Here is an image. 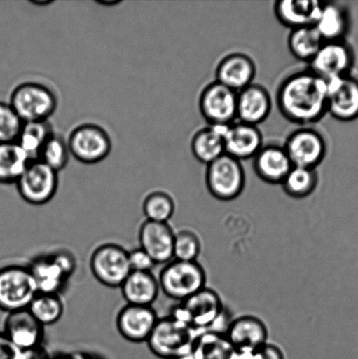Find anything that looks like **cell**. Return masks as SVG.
<instances>
[{"mask_svg":"<svg viewBox=\"0 0 358 359\" xmlns=\"http://www.w3.org/2000/svg\"><path fill=\"white\" fill-rule=\"evenodd\" d=\"M201 241L191 231L184 230L175 233L174 258L181 262H196L201 252Z\"/></svg>","mask_w":358,"mask_h":359,"instance_id":"d590c367","label":"cell"},{"mask_svg":"<svg viewBox=\"0 0 358 359\" xmlns=\"http://www.w3.org/2000/svg\"><path fill=\"white\" fill-rule=\"evenodd\" d=\"M355 61L352 48L345 41H324L308 68L326 81L350 75Z\"/></svg>","mask_w":358,"mask_h":359,"instance_id":"4fadbf2b","label":"cell"},{"mask_svg":"<svg viewBox=\"0 0 358 359\" xmlns=\"http://www.w3.org/2000/svg\"><path fill=\"white\" fill-rule=\"evenodd\" d=\"M228 126H209L195 133L191 151L195 159L209 165L226 154L223 135Z\"/></svg>","mask_w":358,"mask_h":359,"instance_id":"484cf974","label":"cell"},{"mask_svg":"<svg viewBox=\"0 0 358 359\" xmlns=\"http://www.w3.org/2000/svg\"><path fill=\"white\" fill-rule=\"evenodd\" d=\"M28 311L45 327L55 325L62 318L64 305L58 294H38L31 302Z\"/></svg>","mask_w":358,"mask_h":359,"instance_id":"d6a6232c","label":"cell"},{"mask_svg":"<svg viewBox=\"0 0 358 359\" xmlns=\"http://www.w3.org/2000/svg\"><path fill=\"white\" fill-rule=\"evenodd\" d=\"M23 126L10 104L0 103V143L17 142Z\"/></svg>","mask_w":358,"mask_h":359,"instance_id":"8d00e7d4","label":"cell"},{"mask_svg":"<svg viewBox=\"0 0 358 359\" xmlns=\"http://www.w3.org/2000/svg\"><path fill=\"white\" fill-rule=\"evenodd\" d=\"M175 233L167 223L146 220L139 229L140 248L149 253L156 264H166L174 259Z\"/></svg>","mask_w":358,"mask_h":359,"instance_id":"e0dca14e","label":"cell"},{"mask_svg":"<svg viewBox=\"0 0 358 359\" xmlns=\"http://www.w3.org/2000/svg\"><path fill=\"white\" fill-rule=\"evenodd\" d=\"M322 2L317 0H279L273 10L279 22L290 30L315 26L320 15Z\"/></svg>","mask_w":358,"mask_h":359,"instance_id":"7402d4cb","label":"cell"},{"mask_svg":"<svg viewBox=\"0 0 358 359\" xmlns=\"http://www.w3.org/2000/svg\"><path fill=\"white\" fill-rule=\"evenodd\" d=\"M237 93L214 81L203 88L199 109L209 126H229L237 121Z\"/></svg>","mask_w":358,"mask_h":359,"instance_id":"30bf717a","label":"cell"},{"mask_svg":"<svg viewBox=\"0 0 358 359\" xmlns=\"http://www.w3.org/2000/svg\"><path fill=\"white\" fill-rule=\"evenodd\" d=\"M328 97L327 81L307 68L291 73L282 81L276 104L287 121L312 126L328 114Z\"/></svg>","mask_w":358,"mask_h":359,"instance_id":"6da1fadb","label":"cell"},{"mask_svg":"<svg viewBox=\"0 0 358 359\" xmlns=\"http://www.w3.org/2000/svg\"><path fill=\"white\" fill-rule=\"evenodd\" d=\"M283 147L294 167L317 170L328 153L324 135L312 126L294 130L287 136Z\"/></svg>","mask_w":358,"mask_h":359,"instance_id":"ba28073f","label":"cell"},{"mask_svg":"<svg viewBox=\"0 0 358 359\" xmlns=\"http://www.w3.org/2000/svg\"><path fill=\"white\" fill-rule=\"evenodd\" d=\"M16 184L18 191L26 202L42 205L48 203L57 191V172L40 160L31 161Z\"/></svg>","mask_w":358,"mask_h":359,"instance_id":"8fae6325","label":"cell"},{"mask_svg":"<svg viewBox=\"0 0 358 359\" xmlns=\"http://www.w3.org/2000/svg\"><path fill=\"white\" fill-rule=\"evenodd\" d=\"M174 359H195L194 356H193V354L191 351V353H188L187 354L181 355V356L178 357Z\"/></svg>","mask_w":358,"mask_h":359,"instance_id":"f6af8a7d","label":"cell"},{"mask_svg":"<svg viewBox=\"0 0 358 359\" xmlns=\"http://www.w3.org/2000/svg\"><path fill=\"white\" fill-rule=\"evenodd\" d=\"M98 2H99V4H103V5H108V6L116 5V4L119 3V1H118V0H115V1H113V0H111V1H107V0H105V1H101V0H99V1H97V3Z\"/></svg>","mask_w":358,"mask_h":359,"instance_id":"bcb514c9","label":"cell"},{"mask_svg":"<svg viewBox=\"0 0 358 359\" xmlns=\"http://www.w3.org/2000/svg\"><path fill=\"white\" fill-rule=\"evenodd\" d=\"M128 253L129 252L118 245H100L91 255V272L104 286L121 287L132 272Z\"/></svg>","mask_w":358,"mask_h":359,"instance_id":"9c48e42d","label":"cell"},{"mask_svg":"<svg viewBox=\"0 0 358 359\" xmlns=\"http://www.w3.org/2000/svg\"><path fill=\"white\" fill-rule=\"evenodd\" d=\"M160 290L167 297L182 302L206 287V273L198 262L172 260L160 274Z\"/></svg>","mask_w":358,"mask_h":359,"instance_id":"277c9868","label":"cell"},{"mask_svg":"<svg viewBox=\"0 0 358 359\" xmlns=\"http://www.w3.org/2000/svg\"><path fill=\"white\" fill-rule=\"evenodd\" d=\"M252 160L257 177L269 184H282L294 167L284 147L276 144L263 146Z\"/></svg>","mask_w":358,"mask_h":359,"instance_id":"44dd1931","label":"cell"},{"mask_svg":"<svg viewBox=\"0 0 358 359\" xmlns=\"http://www.w3.org/2000/svg\"><path fill=\"white\" fill-rule=\"evenodd\" d=\"M28 267L36 281L39 294H58L69 279L51 255L35 259Z\"/></svg>","mask_w":358,"mask_h":359,"instance_id":"83f0119b","label":"cell"},{"mask_svg":"<svg viewBox=\"0 0 358 359\" xmlns=\"http://www.w3.org/2000/svg\"><path fill=\"white\" fill-rule=\"evenodd\" d=\"M152 306L125 305L117 316V328L125 339L132 343L146 342L158 322Z\"/></svg>","mask_w":358,"mask_h":359,"instance_id":"9a60e30c","label":"cell"},{"mask_svg":"<svg viewBox=\"0 0 358 359\" xmlns=\"http://www.w3.org/2000/svg\"><path fill=\"white\" fill-rule=\"evenodd\" d=\"M70 358L71 359H99L96 357L90 356V355L87 354H76L74 355V356H70Z\"/></svg>","mask_w":358,"mask_h":359,"instance_id":"ee69618b","label":"cell"},{"mask_svg":"<svg viewBox=\"0 0 358 359\" xmlns=\"http://www.w3.org/2000/svg\"><path fill=\"white\" fill-rule=\"evenodd\" d=\"M195 335L188 326L168 316L158 320L146 343L158 358L174 359L191 353Z\"/></svg>","mask_w":358,"mask_h":359,"instance_id":"8992f818","label":"cell"},{"mask_svg":"<svg viewBox=\"0 0 358 359\" xmlns=\"http://www.w3.org/2000/svg\"><path fill=\"white\" fill-rule=\"evenodd\" d=\"M324 41L315 26L296 28L290 30L287 46L294 58L310 63Z\"/></svg>","mask_w":358,"mask_h":359,"instance_id":"f546056e","label":"cell"},{"mask_svg":"<svg viewBox=\"0 0 358 359\" xmlns=\"http://www.w3.org/2000/svg\"><path fill=\"white\" fill-rule=\"evenodd\" d=\"M4 333L21 351L41 346L44 326L27 309L9 313L4 323Z\"/></svg>","mask_w":358,"mask_h":359,"instance_id":"ffe728a7","label":"cell"},{"mask_svg":"<svg viewBox=\"0 0 358 359\" xmlns=\"http://www.w3.org/2000/svg\"><path fill=\"white\" fill-rule=\"evenodd\" d=\"M226 336L235 349L255 351L268 343V330L261 319L243 316L230 323Z\"/></svg>","mask_w":358,"mask_h":359,"instance_id":"603a6c76","label":"cell"},{"mask_svg":"<svg viewBox=\"0 0 358 359\" xmlns=\"http://www.w3.org/2000/svg\"><path fill=\"white\" fill-rule=\"evenodd\" d=\"M21 356L22 351L5 333L0 332V359H21Z\"/></svg>","mask_w":358,"mask_h":359,"instance_id":"f35d334b","label":"cell"},{"mask_svg":"<svg viewBox=\"0 0 358 359\" xmlns=\"http://www.w3.org/2000/svg\"><path fill=\"white\" fill-rule=\"evenodd\" d=\"M123 297L128 304L151 306L156 301L160 287L152 272L132 271L121 285Z\"/></svg>","mask_w":358,"mask_h":359,"instance_id":"cb8c5ba5","label":"cell"},{"mask_svg":"<svg viewBox=\"0 0 358 359\" xmlns=\"http://www.w3.org/2000/svg\"><path fill=\"white\" fill-rule=\"evenodd\" d=\"M258 359H285L283 351L275 344L266 343L256 350Z\"/></svg>","mask_w":358,"mask_h":359,"instance_id":"60d3db41","label":"cell"},{"mask_svg":"<svg viewBox=\"0 0 358 359\" xmlns=\"http://www.w3.org/2000/svg\"><path fill=\"white\" fill-rule=\"evenodd\" d=\"M30 161L17 142L0 143V184L19 181Z\"/></svg>","mask_w":358,"mask_h":359,"instance_id":"f1b7e54d","label":"cell"},{"mask_svg":"<svg viewBox=\"0 0 358 359\" xmlns=\"http://www.w3.org/2000/svg\"><path fill=\"white\" fill-rule=\"evenodd\" d=\"M257 67L244 53H230L221 60L216 69V81L224 86L240 91L254 83Z\"/></svg>","mask_w":358,"mask_h":359,"instance_id":"ac0fdd59","label":"cell"},{"mask_svg":"<svg viewBox=\"0 0 358 359\" xmlns=\"http://www.w3.org/2000/svg\"><path fill=\"white\" fill-rule=\"evenodd\" d=\"M272 109L271 94L261 84L252 83L237 93L238 121L259 126L268 118Z\"/></svg>","mask_w":358,"mask_h":359,"instance_id":"d6986e66","label":"cell"},{"mask_svg":"<svg viewBox=\"0 0 358 359\" xmlns=\"http://www.w3.org/2000/svg\"><path fill=\"white\" fill-rule=\"evenodd\" d=\"M54 132L48 121L24 123L17 143L31 161L38 160L42 147Z\"/></svg>","mask_w":358,"mask_h":359,"instance_id":"1f68e13d","label":"cell"},{"mask_svg":"<svg viewBox=\"0 0 358 359\" xmlns=\"http://www.w3.org/2000/svg\"><path fill=\"white\" fill-rule=\"evenodd\" d=\"M315 27L324 41H345L350 28L348 11L338 2H322Z\"/></svg>","mask_w":358,"mask_h":359,"instance_id":"d4e9b609","label":"cell"},{"mask_svg":"<svg viewBox=\"0 0 358 359\" xmlns=\"http://www.w3.org/2000/svg\"><path fill=\"white\" fill-rule=\"evenodd\" d=\"M327 82L328 114L341 122L356 121L358 118V79L348 75Z\"/></svg>","mask_w":358,"mask_h":359,"instance_id":"5bb4252c","label":"cell"},{"mask_svg":"<svg viewBox=\"0 0 358 359\" xmlns=\"http://www.w3.org/2000/svg\"><path fill=\"white\" fill-rule=\"evenodd\" d=\"M69 154L68 142L61 135L54 133L42 147L38 160L58 173L68 164Z\"/></svg>","mask_w":358,"mask_h":359,"instance_id":"e575fe53","label":"cell"},{"mask_svg":"<svg viewBox=\"0 0 358 359\" xmlns=\"http://www.w3.org/2000/svg\"><path fill=\"white\" fill-rule=\"evenodd\" d=\"M51 256L67 277L69 278L72 276L74 271L76 269V264L75 258L70 253L57 252Z\"/></svg>","mask_w":358,"mask_h":359,"instance_id":"ab89813d","label":"cell"},{"mask_svg":"<svg viewBox=\"0 0 358 359\" xmlns=\"http://www.w3.org/2000/svg\"><path fill=\"white\" fill-rule=\"evenodd\" d=\"M175 205L167 193L156 191L149 194L143 203V211L146 220L167 223L173 217Z\"/></svg>","mask_w":358,"mask_h":359,"instance_id":"836d02e7","label":"cell"},{"mask_svg":"<svg viewBox=\"0 0 358 359\" xmlns=\"http://www.w3.org/2000/svg\"><path fill=\"white\" fill-rule=\"evenodd\" d=\"M70 154L85 164L100 163L111 153V140L101 126L83 124L70 133L68 140Z\"/></svg>","mask_w":358,"mask_h":359,"instance_id":"7c38bea8","label":"cell"},{"mask_svg":"<svg viewBox=\"0 0 358 359\" xmlns=\"http://www.w3.org/2000/svg\"><path fill=\"white\" fill-rule=\"evenodd\" d=\"M235 351L226 333L212 330L196 334L191 348L195 359H233Z\"/></svg>","mask_w":358,"mask_h":359,"instance_id":"4316f807","label":"cell"},{"mask_svg":"<svg viewBox=\"0 0 358 359\" xmlns=\"http://www.w3.org/2000/svg\"><path fill=\"white\" fill-rule=\"evenodd\" d=\"M21 359H51V357L41 344V346L22 351Z\"/></svg>","mask_w":358,"mask_h":359,"instance_id":"b9f144b4","label":"cell"},{"mask_svg":"<svg viewBox=\"0 0 358 359\" xmlns=\"http://www.w3.org/2000/svg\"><path fill=\"white\" fill-rule=\"evenodd\" d=\"M51 1H48V0H46V1H41V2H38L37 0L36 1H34V4H36V5H48V4H50Z\"/></svg>","mask_w":358,"mask_h":359,"instance_id":"7dc6e473","label":"cell"},{"mask_svg":"<svg viewBox=\"0 0 358 359\" xmlns=\"http://www.w3.org/2000/svg\"><path fill=\"white\" fill-rule=\"evenodd\" d=\"M223 309L219 294L205 287L175 306L170 316L199 333L212 328L223 315Z\"/></svg>","mask_w":358,"mask_h":359,"instance_id":"7a4b0ae2","label":"cell"},{"mask_svg":"<svg viewBox=\"0 0 358 359\" xmlns=\"http://www.w3.org/2000/svg\"><path fill=\"white\" fill-rule=\"evenodd\" d=\"M205 181L209 192L216 199L231 201L244 191L247 178L241 161L224 154L207 165Z\"/></svg>","mask_w":358,"mask_h":359,"instance_id":"52a82bcc","label":"cell"},{"mask_svg":"<svg viewBox=\"0 0 358 359\" xmlns=\"http://www.w3.org/2000/svg\"><path fill=\"white\" fill-rule=\"evenodd\" d=\"M39 294L29 267L8 266L0 269V311L12 313L27 309Z\"/></svg>","mask_w":358,"mask_h":359,"instance_id":"3957f363","label":"cell"},{"mask_svg":"<svg viewBox=\"0 0 358 359\" xmlns=\"http://www.w3.org/2000/svg\"><path fill=\"white\" fill-rule=\"evenodd\" d=\"M10 105L24 123L48 121L57 107V98L43 84L25 83L13 91Z\"/></svg>","mask_w":358,"mask_h":359,"instance_id":"5b68a950","label":"cell"},{"mask_svg":"<svg viewBox=\"0 0 358 359\" xmlns=\"http://www.w3.org/2000/svg\"><path fill=\"white\" fill-rule=\"evenodd\" d=\"M51 359H71L70 358V356L69 357H57V358H51Z\"/></svg>","mask_w":358,"mask_h":359,"instance_id":"c3c4849f","label":"cell"},{"mask_svg":"<svg viewBox=\"0 0 358 359\" xmlns=\"http://www.w3.org/2000/svg\"><path fill=\"white\" fill-rule=\"evenodd\" d=\"M318 182L317 170L293 167L280 185H282L287 196L296 199H303L315 191Z\"/></svg>","mask_w":358,"mask_h":359,"instance_id":"4dcf8cb0","label":"cell"},{"mask_svg":"<svg viewBox=\"0 0 358 359\" xmlns=\"http://www.w3.org/2000/svg\"><path fill=\"white\" fill-rule=\"evenodd\" d=\"M223 142L226 154L240 161L254 159L264 146L258 126L238 121L227 126Z\"/></svg>","mask_w":358,"mask_h":359,"instance_id":"2e32d148","label":"cell"},{"mask_svg":"<svg viewBox=\"0 0 358 359\" xmlns=\"http://www.w3.org/2000/svg\"><path fill=\"white\" fill-rule=\"evenodd\" d=\"M129 263L132 271L135 272H151L153 266L156 265L149 253L142 248H137L129 252Z\"/></svg>","mask_w":358,"mask_h":359,"instance_id":"74e56055","label":"cell"},{"mask_svg":"<svg viewBox=\"0 0 358 359\" xmlns=\"http://www.w3.org/2000/svg\"><path fill=\"white\" fill-rule=\"evenodd\" d=\"M233 359H258L256 350H236Z\"/></svg>","mask_w":358,"mask_h":359,"instance_id":"7bdbcfd3","label":"cell"}]
</instances>
